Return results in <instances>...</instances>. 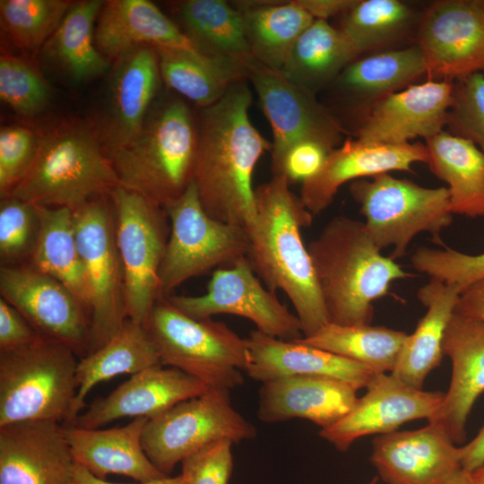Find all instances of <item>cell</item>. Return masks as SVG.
<instances>
[{
  "instance_id": "23",
  "label": "cell",
  "mask_w": 484,
  "mask_h": 484,
  "mask_svg": "<svg viewBox=\"0 0 484 484\" xmlns=\"http://www.w3.org/2000/svg\"><path fill=\"white\" fill-rule=\"evenodd\" d=\"M443 353L452 362L449 388L428 419L455 444L466 437L469 414L484 392V321L454 314L444 337Z\"/></svg>"
},
{
  "instance_id": "55",
  "label": "cell",
  "mask_w": 484,
  "mask_h": 484,
  "mask_svg": "<svg viewBox=\"0 0 484 484\" xmlns=\"http://www.w3.org/2000/svg\"><path fill=\"white\" fill-rule=\"evenodd\" d=\"M471 476L473 484H484V464L471 472Z\"/></svg>"
},
{
  "instance_id": "29",
  "label": "cell",
  "mask_w": 484,
  "mask_h": 484,
  "mask_svg": "<svg viewBox=\"0 0 484 484\" xmlns=\"http://www.w3.org/2000/svg\"><path fill=\"white\" fill-rule=\"evenodd\" d=\"M461 293L458 286L433 279L419 288L418 298L427 312L408 335L392 376L411 387L423 389L426 377L444 357L445 333Z\"/></svg>"
},
{
  "instance_id": "16",
  "label": "cell",
  "mask_w": 484,
  "mask_h": 484,
  "mask_svg": "<svg viewBox=\"0 0 484 484\" xmlns=\"http://www.w3.org/2000/svg\"><path fill=\"white\" fill-rule=\"evenodd\" d=\"M429 80L484 73V0H444L423 15L417 44Z\"/></svg>"
},
{
  "instance_id": "8",
  "label": "cell",
  "mask_w": 484,
  "mask_h": 484,
  "mask_svg": "<svg viewBox=\"0 0 484 484\" xmlns=\"http://www.w3.org/2000/svg\"><path fill=\"white\" fill-rule=\"evenodd\" d=\"M350 194L365 217L366 229L381 251L393 246L390 257H403L411 240L427 232L438 245L453 222L446 186L424 187L409 179L383 173L350 182Z\"/></svg>"
},
{
  "instance_id": "37",
  "label": "cell",
  "mask_w": 484,
  "mask_h": 484,
  "mask_svg": "<svg viewBox=\"0 0 484 484\" xmlns=\"http://www.w3.org/2000/svg\"><path fill=\"white\" fill-rule=\"evenodd\" d=\"M177 14L199 51L244 61L251 56L241 13L224 0H186Z\"/></svg>"
},
{
  "instance_id": "18",
  "label": "cell",
  "mask_w": 484,
  "mask_h": 484,
  "mask_svg": "<svg viewBox=\"0 0 484 484\" xmlns=\"http://www.w3.org/2000/svg\"><path fill=\"white\" fill-rule=\"evenodd\" d=\"M453 82L428 80L372 104L356 138L370 143L403 144L444 131L452 104Z\"/></svg>"
},
{
  "instance_id": "25",
  "label": "cell",
  "mask_w": 484,
  "mask_h": 484,
  "mask_svg": "<svg viewBox=\"0 0 484 484\" xmlns=\"http://www.w3.org/2000/svg\"><path fill=\"white\" fill-rule=\"evenodd\" d=\"M246 341L245 372L262 383L287 376H317L348 382L359 390L366 388L376 374L364 365L298 340H281L255 330Z\"/></svg>"
},
{
  "instance_id": "2",
  "label": "cell",
  "mask_w": 484,
  "mask_h": 484,
  "mask_svg": "<svg viewBox=\"0 0 484 484\" xmlns=\"http://www.w3.org/2000/svg\"><path fill=\"white\" fill-rule=\"evenodd\" d=\"M290 186L284 177L272 176L255 188L256 212L246 228V258L269 290L287 295L300 321L303 337H307L329 319L301 238V229L312 224L314 215Z\"/></svg>"
},
{
  "instance_id": "42",
  "label": "cell",
  "mask_w": 484,
  "mask_h": 484,
  "mask_svg": "<svg viewBox=\"0 0 484 484\" xmlns=\"http://www.w3.org/2000/svg\"><path fill=\"white\" fill-rule=\"evenodd\" d=\"M0 98L18 114L33 117L48 106L50 90L30 64L15 56L2 55Z\"/></svg>"
},
{
  "instance_id": "47",
  "label": "cell",
  "mask_w": 484,
  "mask_h": 484,
  "mask_svg": "<svg viewBox=\"0 0 484 484\" xmlns=\"http://www.w3.org/2000/svg\"><path fill=\"white\" fill-rule=\"evenodd\" d=\"M232 445L220 440L183 460V484H228L233 468Z\"/></svg>"
},
{
  "instance_id": "13",
  "label": "cell",
  "mask_w": 484,
  "mask_h": 484,
  "mask_svg": "<svg viewBox=\"0 0 484 484\" xmlns=\"http://www.w3.org/2000/svg\"><path fill=\"white\" fill-rule=\"evenodd\" d=\"M166 298L195 319L212 318L220 314L235 315L253 322L261 333L281 340L303 337L298 316L279 300L275 292L263 287L246 257L214 271L205 294L170 295Z\"/></svg>"
},
{
  "instance_id": "46",
  "label": "cell",
  "mask_w": 484,
  "mask_h": 484,
  "mask_svg": "<svg viewBox=\"0 0 484 484\" xmlns=\"http://www.w3.org/2000/svg\"><path fill=\"white\" fill-rule=\"evenodd\" d=\"M37 135L19 125L2 126L0 130V195L9 194L23 177L35 156Z\"/></svg>"
},
{
  "instance_id": "35",
  "label": "cell",
  "mask_w": 484,
  "mask_h": 484,
  "mask_svg": "<svg viewBox=\"0 0 484 484\" xmlns=\"http://www.w3.org/2000/svg\"><path fill=\"white\" fill-rule=\"evenodd\" d=\"M37 212L39 233L29 264L67 287L89 315L90 291L77 246L73 212L45 206H37Z\"/></svg>"
},
{
  "instance_id": "21",
  "label": "cell",
  "mask_w": 484,
  "mask_h": 484,
  "mask_svg": "<svg viewBox=\"0 0 484 484\" xmlns=\"http://www.w3.org/2000/svg\"><path fill=\"white\" fill-rule=\"evenodd\" d=\"M208 389L201 381L177 368L161 365L150 367L131 375L109 394L94 400L71 426L99 428L122 418L151 419Z\"/></svg>"
},
{
  "instance_id": "7",
  "label": "cell",
  "mask_w": 484,
  "mask_h": 484,
  "mask_svg": "<svg viewBox=\"0 0 484 484\" xmlns=\"http://www.w3.org/2000/svg\"><path fill=\"white\" fill-rule=\"evenodd\" d=\"M143 326L162 366L177 368L208 388L230 391L243 384L247 341L225 324L190 317L163 298Z\"/></svg>"
},
{
  "instance_id": "49",
  "label": "cell",
  "mask_w": 484,
  "mask_h": 484,
  "mask_svg": "<svg viewBox=\"0 0 484 484\" xmlns=\"http://www.w3.org/2000/svg\"><path fill=\"white\" fill-rule=\"evenodd\" d=\"M41 337L29 321L4 298H0V351L26 346Z\"/></svg>"
},
{
  "instance_id": "48",
  "label": "cell",
  "mask_w": 484,
  "mask_h": 484,
  "mask_svg": "<svg viewBox=\"0 0 484 484\" xmlns=\"http://www.w3.org/2000/svg\"><path fill=\"white\" fill-rule=\"evenodd\" d=\"M331 151L313 141L298 143L272 168V174L284 177L290 184L303 183L321 170Z\"/></svg>"
},
{
  "instance_id": "28",
  "label": "cell",
  "mask_w": 484,
  "mask_h": 484,
  "mask_svg": "<svg viewBox=\"0 0 484 484\" xmlns=\"http://www.w3.org/2000/svg\"><path fill=\"white\" fill-rule=\"evenodd\" d=\"M117 61L110 82L108 154L131 143L141 132L160 78L153 47L136 48Z\"/></svg>"
},
{
  "instance_id": "33",
  "label": "cell",
  "mask_w": 484,
  "mask_h": 484,
  "mask_svg": "<svg viewBox=\"0 0 484 484\" xmlns=\"http://www.w3.org/2000/svg\"><path fill=\"white\" fill-rule=\"evenodd\" d=\"M424 73L426 59L421 48L415 45L356 58L333 82L340 91L369 108L382 98L409 87Z\"/></svg>"
},
{
  "instance_id": "56",
  "label": "cell",
  "mask_w": 484,
  "mask_h": 484,
  "mask_svg": "<svg viewBox=\"0 0 484 484\" xmlns=\"http://www.w3.org/2000/svg\"><path fill=\"white\" fill-rule=\"evenodd\" d=\"M376 483V480H373L369 484H375Z\"/></svg>"
},
{
  "instance_id": "30",
  "label": "cell",
  "mask_w": 484,
  "mask_h": 484,
  "mask_svg": "<svg viewBox=\"0 0 484 484\" xmlns=\"http://www.w3.org/2000/svg\"><path fill=\"white\" fill-rule=\"evenodd\" d=\"M166 85L201 108L219 101L236 82L246 80L243 61L175 48H154Z\"/></svg>"
},
{
  "instance_id": "36",
  "label": "cell",
  "mask_w": 484,
  "mask_h": 484,
  "mask_svg": "<svg viewBox=\"0 0 484 484\" xmlns=\"http://www.w3.org/2000/svg\"><path fill=\"white\" fill-rule=\"evenodd\" d=\"M160 365L157 350L144 326L127 318L108 342L79 359L74 420L85 409V398L97 384L118 375H134Z\"/></svg>"
},
{
  "instance_id": "3",
  "label": "cell",
  "mask_w": 484,
  "mask_h": 484,
  "mask_svg": "<svg viewBox=\"0 0 484 484\" xmlns=\"http://www.w3.org/2000/svg\"><path fill=\"white\" fill-rule=\"evenodd\" d=\"M307 250L329 323L339 325L370 324L373 303L412 276L381 254L364 222L346 216L328 221Z\"/></svg>"
},
{
  "instance_id": "24",
  "label": "cell",
  "mask_w": 484,
  "mask_h": 484,
  "mask_svg": "<svg viewBox=\"0 0 484 484\" xmlns=\"http://www.w3.org/2000/svg\"><path fill=\"white\" fill-rule=\"evenodd\" d=\"M358 390L348 382L317 376L266 381L259 390L257 417L264 423L305 419L327 428L354 407Z\"/></svg>"
},
{
  "instance_id": "19",
  "label": "cell",
  "mask_w": 484,
  "mask_h": 484,
  "mask_svg": "<svg viewBox=\"0 0 484 484\" xmlns=\"http://www.w3.org/2000/svg\"><path fill=\"white\" fill-rule=\"evenodd\" d=\"M370 462L386 484H443L462 468L460 447L433 423L376 436Z\"/></svg>"
},
{
  "instance_id": "17",
  "label": "cell",
  "mask_w": 484,
  "mask_h": 484,
  "mask_svg": "<svg viewBox=\"0 0 484 484\" xmlns=\"http://www.w3.org/2000/svg\"><path fill=\"white\" fill-rule=\"evenodd\" d=\"M367 393L341 420L319 436L340 452H346L359 438L394 432L402 424L430 419L440 407L445 393L411 387L391 374H376Z\"/></svg>"
},
{
  "instance_id": "15",
  "label": "cell",
  "mask_w": 484,
  "mask_h": 484,
  "mask_svg": "<svg viewBox=\"0 0 484 484\" xmlns=\"http://www.w3.org/2000/svg\"><path fill=\"white\" fill-rule=\"evenodd\" d=\"M0 294L41 337L70 347L79 359L89 354V315L63 283L29 263L1 265Z\"/></svg>"
},
{
  "instance_id": "14",
  "label": "cell",
  "mask_w": 484,
  "mask_h": 484,
  "mask_svg": "<svg viewBox=\"0 0 484 484\" xmlns=\"http://www.w3.org/2000/svg\"><path fill=\"white\" fill-rule=\"evenodd\" d=\"M243 63L246 80L255 90L272 127V168L298 143L313 141L330 150L342 143L344 129L333 114L316 100L315 94L295 85L279 71L264 65L253 56L247 57Z\"/></svg>"
},
{
  "instance_id": "1",
  "label": "cell",
  "mask_w": 484,
  "mask_h": 484,
  "mask_svg": "<svg viewBox=\"0 0 484 484\" xmlns=\"http://www.w3.org/2000/svg\"><path fill=\"white\" fill-rule=\"evenodd\" d=\"M246 81L234 83L219 101L201 108L192 180L209 216L245 229L256 212L255 168L272 151L249 118L252 92Z\"/></svg>"
},
{
  "instance_id": "6",
  "label": "cell",
  "mask_w": 484,
  "mask_h": 484,
  "mask_svg": "<svg viewBox=\"0 0 484 484\" xmlns=\"http://www.w3.org/2000/svg\"><path fill=\"white\" fill-rule=\"evenodd\" d=\"M77 358L70 347L44 337L0 351V427L26 420L73 425Z\"/></svg>"
},
{
  "instance_id": "5",
  "label": "cell",
  "mask_w": 484,
  "mask_h": 484,
  "mask_svg": "<svg viewBox=\"0 0 484 484\" xmlns=\"http://www.w3.org/2000/svg\"><path fill=\"white\" fill-rule=\"evenodd\" d=\"M118 186L97 135L82 125H65L39 137L30 168L8 195L74 212Z\"/></svg>"
},
{
  "instance_id": "44",
  "label": "cell",
  "mask_w": 484,
  "mask_h": 484,
  "mask_svg": "<svg viewBox=\"0 0 484 484\" xmlns=\"http://www.w3.org/2000/svg\"><path fill=\"white\" fill-rule=\"evenodd\" d=\"M453 84L446 131L470 141L484 153V73L468 74Z\"/></svg>"
},
{
  "instance_id": "41",
  "label": "cell",
  "mask_w": 484,
  "mask_h": 484,
  "mask_svg": "<svg viewBox=\"0 0 484 484\" xmlns=\"http://www.w3.org/2000/svg\"><path fill=\"white\" fill-rule=\"evenodd\" d=\"M72 4L63 0H1V26L19 48L37 51L51 38Z\"/></svg>"
},
{
  "instance_id": "38",
  "label": "cell",
  "mask_w": 484,
  "mask_h": 484,
  "mask_svg": "<svg viewBox=\"0 0 484 484\" xmlns=\"http://www.w3.org/2000/svg\"><path fill=\"white\" fill-rule=\"evenodd\" d=\"M408 335L385 326H347L328 323L314 334L298 340L364 365L379 374L393 370Z\"/></svg>"
},
{
  "instance_id": "54",
  "label": "cell",
  "mask_w": 484,
  "mask_h": 484,
  "mask_svg": "<svg viewBox=\"0 0 484 484\" xmlns=\"http://www.w3.org/2000/svg\"><path fill=\"white\" fill-rule=\"evenodd\" d=\"M443 484H473L471 472L462 468L453 473Z\"/></svg>"
},
{
  "instance_id": "53",
  "label": "cell",
  "mask_w": 484,
  "mask_h": 484,
  "mask_svg": "<svg viewBox=\"0 0 484 484\" xmlns=\"http://www.w3.org/2000/svg\"><path fill=\"white\" fill-rule=\"evenodd\" d=\"M70 484H120L108 482L106 480L99 479L90 472L83 466L74 462ZM138 484H183V478L181 474L175 477H165L160 480H152L149 482H140Z\"/></svg>"
},
{
  "instance_id": "12",
  "label": "cell",
  "mask_w": 484,
  "mask_h": 484,
  "mask_svg": "<svg viewBox=\"0 0 484 484\" xmlns=\"http://www.w3.org/2000/svg\"><path fill=\"white\" fill-rule=\"evenodd\" d=\"M73 220L90 291V354L108 342L127 319L124 270L110 195L89 201L73 212Z\"/></svg>"
},
{
  "instance_id": "10",
  "label": "cell",
  "mask_w": 484,
  "mask_h": 484,
  "mask_svg": "<svg viewBox=\"0 0 484 484\" xmlns=\"http://www.w3.org/2000/svg\"><path fill=\"white\" fill-rule=\"evenodd\" d=\"M256 436V428L231 405L229 391L210 388L148 419L142 445L165 475L189 455L220 440L233 444Z\"/></svg>"
},
{
  "instance_id": "40",
  "label": "cell",
  "mask_w": 484,
  "mask_h": 484,
  "mask_svg": "<svg viewBox=\"0 0 484 484\" xmlns=\"http://www.w3.org/2000/svg\"><path fill=\"white\" fill-rule=\"evenodd\" d=\"M413 9L399 0H357L343 13L340 30L360 56L387 46L408 31Z\"/></svg>"
},
{
  "instance_id": "20",
  "label": "cell",
  "mask_w": 484,
  "mask_h": 484,
  "mask_svg": "<svg viewBox=\"0 0 484 484\" xmlns=\"http://www.w3.org/2000/svg\"><path fill=\"white\" fill-rule=\"evenodd\" d=\"M428 161L427 147L419 142L384 144L347 139L330 151L315 177L302 183L299 197L316 215L330 206L339 188L347 182L390 171H411L414 163Z\"/></svg>"
},
{
  "instance_id": "26",
  "label": "cell",
  "mask_w": 484,
  "mask_h": 484,
  "mask_svg": "<svg viewBox=\"0 0 484 484\" xmlns=\"http://www.w3.org/2000/svg\"><path fill=\"white\" fill-rule=\"evenodd\" d=\"M148 419L135 418L123 426L108 429L63 426L74 462L99 479L109 474L123 475L140 482L168 477L148 458L142 435Z\"/></svg>"
},
{
  "instance_id": "9",
  "label": "cell",
  "mask_w": 484,
  "mask_h": 484,
  "mask_svg": "<svg viewBox=\"0 0 484 484\" xmlns=\"http://www.w3.org/2000/svg\"><path fill=\"white\" fill-rule=\"evenodd\" d=\"M165 211L170 232L160 268L161 298L187 280L246 257V229L212 219L203 210L192 181Z\"/></svg>"
},
{
  "instance_id": "43",
  "label": "cell",
  "mask_w": 484,
  "mask_h": 484,
  "mask_svg": "<svg viewBox=\"0 0 484 484\" xmlns=\"http://www.w3.org/2000/svg\"><path fill=\"white\" fill-rule=\"evenodd\" d=\"M39 233L37 206L6 195L0 202L1 265L29 263Z\"/></svg>"
},
{
  "instance_id": "39",
  "label": "cell",
  "mask_w": 484,
  "mask_h": 484,
  "mask_svg": "<svg viewBox=\"0 0 484 484\" xmlns=\"http://www.w3.org/2000/svg\"><path fill=\"white\" fill-rule=\"evenodd\" d=\"M105 1L73 4L49 39V54L76 82L102 74L108 67L95 44V22Z\"/></svg>"
},
{
  "instance_id": "34",
  "label": "cell",
  "mask_w": 484,
  "mask_h": 484,
  "mask_svg": "<svg viewBox=\"0 0 484 484\" xmlns=\"http://www.w3.org/2000/svg\"><path fill=\"white\" fill-rule=\"evenodd\" d=\"M359 56L340 29L327 21L314 20L299 36L279 72L295 85L315 94L333 82Z\"/></svg>"
},
{
  "instance_id": "51",
  "label": "cell",
  "mask_w": 484,
  "mask_h": 484,
  "mask_svg": "<svg viewBox=\"0 0 484 484\" xmlns=\"http://www.w3.org/2000/svg\"><path fill=\"white\" fill-rule=\"evenodd\" d=\"M357 0H297L298 4L314 20L326 21L328 18L345 13Z\"/></svg>"
},
{
  "instance_id": "11",
  "label": "cell",
  "mask_w": 484,
  "mask_h": 484,
  "mask_svg": "<svg viewBox=\"0 0 484 484\" xmlns=\"http://www.w3.org/2000/svg\"><path fill=\"white\" fill-rule=\"evenodd\" d=\"M125 279L126 317L145 323L161 298L160 268L170 232L165 209L120 186L109 194Z\"/></svg>"
},
{
  "instance_id": "22",
  "label": "cell",
  "mask_w": 484,
  "mask_h": 484,
  "mask_svg": "<svg viewBox=\"0 0 484 484\" xmlns=\"http://www.w3.org/2000/svg\"><path fill=\"white\" fill-rule=\"evenodd\" d=\"M73 464L61 424L26 420L0 427V484H70Z\"/></svg>"
},
{
  "instance_id": "45",
  "label": "cell",
  "mask_w": 484,
  "mask_h": 484,
  "mask_svg": "<svg viewBox=\"0 0 484 484\" xmlns=\"http://www.w3.org/2000/svg\"><path fill=\"white\" fill-rule=\"evenodd\" d=\"M412 267L433 280L458 286L462 292L484 279V253L469 255L445 247H418L411 257Z\"/></svg>"
},
{
  "instance_id": "27",
  "label": "cell",
  "mask_w": 484,
  "mask_h": 484,
  "mask_svg": "<svg viewBox=\"0 0 484 484\" xmlns=\"http://www.w3.org/2000/svg\"><path fill=\"white\" fill-rule=\"evenodd\" d=\"M95 44L106 58L116 59L142 46L199 51L176 23L147 0L105 1L97 19Z\"/></svg>"
},
{
  "instance_id": "31",
  "label": "cell",
  "mask_w": 484,
  "mask_h": 484,
  "mask_svg": "<svg viewBox=\"0 0 484 484\" xmlns=\"http://www.w3.org/2000/svg\"><path fill=\"white\" fill-rule=\"evenodd\" d=\"M425 142L427 164L447 184L451 212L484 217V153L470 141L445 130Z\"/></svg>"
},
{
  "instance_id": "4",
  "label": "cell",
  "mask_w": 484,
  "mask_h": 484,
  "mask_svg": "<svg viewBox=\"0 0 484 484\" xmlns=\"http://www.w3.org/2000/svg\"><path fill=\"white\" fill-rule=\"evenodd\" d=\"M197 125L178 98L160 104L138 135L108 154L119 186L166 209L193 180Z\"/></svg>"
},
{
  "instance_id": "32",
  "label": "cell",
  "mask_w": 484,
  "mask_h": 484,
  "mask_svg": "<svg viewBox=\"0 0 484 484\" xmlns=\"http://www.w3.org/2000/svg\"><path fill=\"white\" fill-rule=\"evenodd\" d=\"M251 56L264 65L281 71L302 32L314 22L297 2L239 1Z\"/></svg>"
},
{
  "instance_id": "52",
  "label": "cell",
  "mask_w": 484,
  "mask_h": 484,
  "mask_svg": "<svg viewBox=\"0 0 484 484\" xmlns=\"http://www.w3.org/2000/svg\"><path fill=\"white\" fill-rule=\"evenodd\" d=\"M462 468L472 472L484 464V426L469 443L460 447Z\"/></svg>"
},
{
  "instance_id": "50",
  "label": "cell",
  "mask_w": 484,
  "mask_h": 484,
  "mask_svg": "<svg viewBox=\"0 0 484 484\" xmlns=\"http://www.w3.org/2000/svg\"><path fill=\"white\" fill-rule=\"evenodd\" d=\"M454 314L484 321V279L473 283L461 293Z\"/></svg>"
}]
</instances>
